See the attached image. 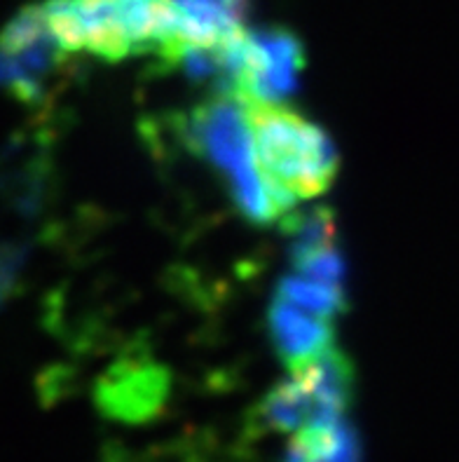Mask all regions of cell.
I'll return each instance as SVG.
<instances>
[{"instance_id":"cell-3","label":"cell","mask_w":459,"mask_h":462,"mask_svg":"<svg viewBox=\"0 0 459 462\" xmlns=\"http://www.w3.org/2000/svg\"><path fill=\"white\" fill-rule=\"evenodd\" d=\"M246 116L256 162L274 193L293 207L328 190L340 158L319 125L281 104H246Z\"/></svg>"},{"instance_id":"cell-12","label":"cell","mask_w":459,"mask_h":462,"mask_svg":"<svg viewBox=\"0 0 459 462\" xmlns=\"http://www.w3.org/2000/svg\"><path fill=\"white\" fill-rule=\"evenodd\" d=\"M26 263V249L14 242H0V308L17 291L22 270Z\"/></svg>"},{"instance_id":"cell-4","label":"cell","mask_w":459,"mask_h":462,"mask_svg":"<svg viewBox=\"0 0 459 462\" xmlns=\"http://www.w3.org/2000/svg\"><path fill=\"white\" fill-rule=\"evenodd\" d=\"M356 393V371L344 352L331 347L291 378L274 385L251 411L249 432H303L344 420Z\"/></svg>"},{"instance_id":"cell-7","label":"cell","mask_w":459,"mask_h":462,"mask_svg":"<svg viewBox=\"0 0 459 462\" xmlns=\"http://www.w3.org/2000/svg\"><path fill=\"white\" fill-rule=\"evenodd\" d=\"M169 45L162 54L171 64L186 50H214L246 31L249 0H167Z\"/></svg>"},{"instance_id":"cell-10","label":"cell","mask_w":459,"mask_h":462,"mask_svg":"<svg viewBox=\"0 0 459 462\" xmlns=\"http://www.w3.org/2000/svg\"><path fill=\"white\" fill-rule=\"evenodd\" d=\"M284 230L289 235V256L293 261L324 252L337 246L335 217L326 207H312L308 211H298L293 217L284 218Z\"/></svg>"},{"instance_id":"cell-1","label":"cell","mask_w":459,"mask_h":462,"mask_svg":"<svg viewBox=\"0 0 459 462\" xmlns=\"http://www.w3.org/2000/svg\"><path fill=\"white\" fill-rule=\"evenodd\" d=\"M179 134L192 152L225 179L234 207L251 223H274L291 209L262 179L253 152L246 104L234 94H214L180 117Z\"/></svg>"},{"instance_id":"cell-5","label":"cell","mask_w":459,"mask_h":462,"mask_svg":"<svg viewBox=\"0 0 459 462\" xmlns=\"http://www.w3.org/2000/svg\"><path fill=\"white\" fill-rule=\"evenodd\" d=\"M221 88L246 104H281L298 89L305 69V47L286 29H246L218 47Z\"/></svg>"},{"instance_id":"cell-6","label":"cell","mask_w":459,"mask_h":462,"mask_svg":"<svg viewBox=\"0 0 459 462\" xmlns=\"http://www.w3.org/2000/svg\"><path fill=\"white\" fill-rule=\"evenodd\" d=\"M66 57L41 3L23 7L0 31V89L23 104H45L54 80L64 73Z\"/></svg>"},{"instance_id":"cell-8","label":"cell","mask_w":459,"mask_h":462,"mask_svg":"<svg viewBox=\"0 0 459 462\" xmlns=\"http://www.w3.org/2000/svg\"><path fill=\"white\" fill-rule=\"evenodd\" d=\"M169 374L148 357L117 362L96 387V402L106 416L115 420L146 422L162 411L169 397Z\"/></svg>"},{"instance_id":"cell-9","label":"cell","mask_w":459,"mask_h":462,"mask_svg":"<svg viewBox=\"0 0 459 462\" xmlns=\"http://www.w3.org/2000/svg\"><path fill=\"white\" fill-rule=\"evenodd\" d=\"M268 328L272 346L281 362L291 371L303 369L309 362L328 352L335 340L333 319L312 312L274 296L268 310Z\"/></svg>"},{"instance_id":"cell-2","label":"cell","mask_w":459,"mask_h":462,"mask_svg":"<svg viewBox=\"0 0 459 462\" xmlns=\"http://www.w3.org/2000/svg\"><path fill=\"white\" fill-rule=\"evenodd\" d=\"M41 5L69 54L87 52L120 61L134 54L167 52V0H45Z\"/></svg>"},{"instance_id":"cell-13","label":"cell","mask_w":459,"mask_h":462,"mask_svg":"<svg viewBox=\"0 0 459 462\" xmlns=\"http://www.w3.org/2000/svg\"><path fill=\"white\" fill-rule=\"evenodd\" d=\"M104 462H120V457H117V456H108Z\"/></svg>"},{"instance_id":"cell-11","label":"cell","mask_w":459,"mask_h":462,"mask_svg":"<svg viewBox=\"0 0 459 462\" xmlns=\"http://www.w3.org/2000/svg\"><path fill=\"white\" fill-rule=\"evenodd\" d=\"M277 296L326 319H333L347 308L343 287H328V284L305 280L300 275L284 277L277 287Z\"/></svg>"}]
</instances>
